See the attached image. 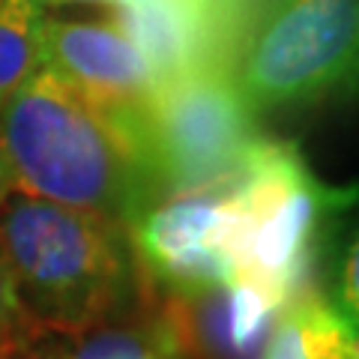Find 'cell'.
<instances>
[{
  "mask_svg": "<svg viewBox=\"0 0 359 359\" xmlns=\"http://www.w3.org/2000/svg\"><path fill=\"white\" fill-rule=\"evenodd\" d=\"M129 237L153 294L237 282L228 183L162 195L129 224Z\"/></svg>",
  "mask_w": 359,
  "mask_h": 359,
  "instance_id": "6",
  "label": "cell"
},
{
  "mask_svg": "<svg viewBox=\"0 0 359 359\" xmlns=\"http://www.w3.org/2000/svg\"><path fill=\"white\" fill-rule=\"evenodd\" d=\"M141 138L168 195L231 183L261 135L231 72L204 63L159 84Z\"/></svg>",
  "mask_w": 359,
  "mask_h": 359,
  "instance_id": "4",
  "label": "cell"
},
{
  "mask_svg": "<svg viewBox=\"0 0 359 359\" xmlns=\"http://www.w3.org/2000/svg\"><path fill=\"white\" fill-rule=\"evenodd\" d=\"M45 335L48 332L30 318L25 302H21L13 269H9L6 255L0 249V359L27 356Z\"/></svg>",
  "mask_w": 359,
  "mask_h": 359,
  "instance_id": "12",
  "label": "cell"
},
{
  "mask_svg": "<svg viewBox=\"0 0 359 359\" xmlns=\"http://www.w3.org/2000/svg\"><path fill=\"white\" fill-rule=\"evenodd\" d=\"M257 359H359V335L327 294L306 287L278 311Z\"/></svg>",
  "mask_w": 359,
  "mask_h": 359,
  "instance_id": "9",
  "label": "cell"
},
{
  "mask_svg": "<svg viewBox=\"0 0 359 359\" xmlns=\"http://www.w3.org/2000/svg\"><path fill=\"white\" fill-rule=\"evenodd\" d=\"M347 195L323 186L294 144L261 138L228 183L231 255L237 278L287 306L314 269L323 222Z\"/></svg>",
  "mask_w": 359,
  "mask_h": 359,
  "instance_id": "3",
  "label": "cell"
},
{
  "mask_svg": "<svg viewBox=\"0 0 359 359\" xmlns=\"http://www.w3.org/2000/svg\"><path fill=\"white\" fill-rule=\"evenodd\" d=\"M39 359H171L168 347L162 344L150 314L123 323H108V327L90 330L75 339H60V335H45Z\"/></svg>",
  "mask_w": 359,
  "mask_h": 359,
  "instance_id": "10",
  "label": "cell"
},
{
  "mask_svg": "<svg viewBox=\"0 0 359 359\" xmlns=\"http://www.w3.org/2000/svg\"><path fill=\"white\" fill-rule=\"evenodd\" d=\"M252 359H257V356H252Z\"/></svg>",
  "mask_w": 359,
  "mask_h": 359,
  "instance_id": "17",
  "label": "cell"
},
{
  "mask_svg": "<svg viewBox=\"0 0 359 359\" xmlns=\"http://www.w3.org/2000/svg\"><path fill=\"white\" fill-rule=\"evenodd\" d=\"M42 6H69V4H96V6H126L129 0H39Z\"/></svg>",
  "mask_w": 359,
  "mask_h": 359,
  "instance_id": "14",
  "label": "cell"
},
{
  "mask_svg": "<svg viewBox=\"0 0 359 359\" xmlns=\"http://www.w3.org/2000/svg\"><path fill=\"white\" fill-rule=\"evenodd\" d=\"M285 306L252 282L153 294L150 320L171 359H252Z\"/></svg>",
  "mask_w": 359,
  "mask_h": 359,
  "instance_id": "8",
  "label": "cell"
},
{
  "mask_svg": "<svg viewBox=\"0 0 359 359\" xmlns=\"http://www.w3.org/2000/svg\"><path fill=\"white\" fill-rule=\"evenodd\" d=\"M39 344H42V341H39ZM39 344H36V347H33V351H30L27 356H21V359H39V356H36V351H39Z\"/></svg>",
  "mask_w": 359,
  "mask_h": 359,
  "instance_id": "16",
  "label": "cell"
},
{
  "mask_svg": "<svg viewBox=\"0 0 359 359\" xmlns=\"http://www.w3.org/2000/svg\"><path fill=\"white\" fill-rule=\"evenodd\" d=\"M0 150L13 192L126 228L165 195L138 144L51 66L0 108Z\"/></svg>",
  "mask_w": 359,
  "mask_h": 359,
  "instance_id": "1",
  "label": "cell"
},
{
  "mask_svg": "<svg viewBox=\"0 0 359 359\" xmlns=\"http://www.w3.org/2000/svg\"><path fill=\"white\" fill-rule=\"evenodd\" d=\"M0 249L48 335L75 339L150 311V282L120 222L13 192L0 207Z\"/></svg>",
  "mask_w": 359,
  "mask_h": 359,
  "instance_id": "2",
  "label": "cell"
},
{
  "mask_svg": "<svg viewBox=\"0 0 359 359\" xmlns=\"http://www.w3.org/2000/svg\"><path fill=\"white\" fill-rule=\"evenodd\" d=\"M42 4L0 0V108L42 66Z\"/></svg>",
  "mask_w": 359,
  "mask_h": 359,
  "instance_id": "11",
  "label": "cell"
},
{
  "mask_svg": "<svg viewBox=\"0 0 359 359\" xmlns=\"http://www.w3.org/2000/svg\"><path fill=\"white\" fill-rule=\"evenodd\" d=\"M42 66H51L72 87L81 90L144 153V120L162 81L150 57L120 21L45 18Z\"/></svg>",
  "mask_w": 359,
  "mask_h": 359,
  "instance_id": "7",
  "label": "cell"
},
{
  "mask_svg": "<svg viewBox=\"0 0 359 359\" xmlns=\"http://www.w3.org/2000/svg\"><path fill=\"white\" fill-rule=\"evenodd\" d=\"M359 0H273L243 48L233 87L255 114L320 99L356 66Z\"/></svg>",
  "mask_w": 359,
  "mask_h": 359,
  "instance_id": "5",
  "label": "cell"
},
{
  "mask_svg": "<svg viewBox=\"0 0 359 359\" xmlns=\"http://www.w3.org/2000/svg\"><path fill=\"white\" fill-rule=\"evenodd\" d=\"M356 240H351V245H347V252L341 257L339 264V282H335V297H327L335 311L341 314L344 320H351L353 327L359 323V287H356Z\"/></svg>",
  "mask_w": 359,
  "mask_h": 359,
  "instance_id": "13",
  "label": "cell"
},
{
  "mask_svg": "<svg viewBox=\"0 0 359 359\" xmlns=\"http://www.w3.org/2000/svg\"><path fill=\"white\" fill-rule=\"evenodd\" d=\"M9 195H13V180H9V168L4 159V150H0V207L6 204Z\"/></svg>",
  "mask_w": 359,
  "mask_h": 359,
  "instance_id": "15",
  "label": "cell"
}]
</instances>
